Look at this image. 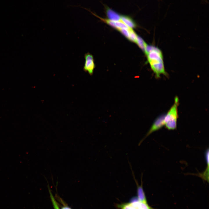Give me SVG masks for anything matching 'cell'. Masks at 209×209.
Masks as SVG:
<instances>
[{
  "label": "cell",
  "mask_w": 209,
  "mask_h": 209,
  "mask_svg": "<svg viewBox=\"0 0 209 209\" xmlns=\"http://www.w3.org/2000/svg\"><path fill=\"white\" fill-rule=\"evenodd\" d=\"M165 116V114H162L156 119L145 136L138 143L139 145H140L143 141L152 133L159 129L164 126Z\"/></svg>",
  "instance_id": "obj_3"
},
{
  "label": "cell",
  "mask_w": 209,
  "mask_h": 209,
  "mask_svg": "<svg viewBox=\"0 0 209 209\" xmlns=\"http://www.w3.org/2000/svg\"><path fill=\"white\" fill-rule=\"evenodd\" d=\"M137 36V35L132 29H131L130 31L128 39L132 42L136 43Z\"/></svg>",
  "instance_id": "obj_9"
},
{
  "label": "cell",
  "mask_w": 209,
  "mask_h": 209,
  "mask_svg": "<svg viewBox=\"0 0 209 209\" xmlns=\"http://www.w3.org/2000/svg\"><path fill=\"white\" fill-rule=\"evenodd\" d=\"M85 62L83 66V70L91 75L93 74L95 68L93 56L91 54L87 53L84 55Z\"/></svg>",
  "instance_id": "obj_5"
},
{
  "label": "cell",
  "mask_w": 209,
  "mask_h": 209,
  "mask_svg": "<svg viewBox=\"0 0 209 209\" xmlns=\"http://www.w3.org/2000/svg\"><path fill=\"white\" fill-rule=\"evenodd\" d=\"M121 209H152L147 202L137 200L120 205Z\"/></svg>",
  "instance_id": "obj_4"
},
{
  "label": "cell",
  "mask_w": 209,
  "mask_h": 209,
  "mask_svg": "<svg viewBox=\"0 0 209 209\" xmlns=\"http://www.w3.org/2000/svg\"><path fill=\"white\" fill-rule=\"evenodd\" d=\"M144 52L156 78H158L161 75L167 76L165 70L161 51L156 47L147 44Z\"/></svg>",
  "instance_id": "obj_1"
},
{
  "label": "cell",
  "mask_w": 209,
  "mask_h": 209,
  "mask_svg": "<svg viewBox=\"0 0 209 209\" xmlns=\"http://www.w3.org/2000/svg\"><path fill=\"white\" fill-rule=\"evenodd\" d=\"M173 105L165 115L164 122V126L168 129L174 130L177 127V122L178 118V106L179 105L178 97L176 96L174 99Z\"/></svg>",
  "instance_id": "obj_2"
},
{
  "label": "cell",
  "mask_w": 209,
  "mask_h": 209,
  "mask_svg": "<svg viewBox=\"0 0 209 209\" xmlns=\"http://www.w3.org/2000/svg\"><path fill=\"white\" fill-rule=\"evenodd\" d=\"M105 7V13L108 19L113 21H121V15L108 7Z\"/></svg>",
  "instance_id": "obj_6"
},
{
  "label": "cell",
  "mask_w": 209,
  "mask_h": 209,
  "mask_svg": "<svg viewBox=\"0 0 209 209\" xmlns=\"http://www.w3.org/2000/svg\"><path fill=\"white\" fill-rule=\"evenodd\" d=\"M121 21L131 28L132 29L136 27V24L134 21L130 17L128 16L121 15Z\"/></svg>",
  "instance_id": "obj_7"
},
{
  "label": "cell",
  "mask_w": 209,
  "mask_h": 209,
  "mask_svg": "<svg viewBox=\"0 0 209 209\" xmlns=\"http://www.w3.org/2000/svg\"><path fill=\"white\" fill-rule=\"evenodd\" d=\"M132 28H122L120 29V31L125 37L128 39L129 38V32L130 30Z\"/></svg>",
  "instance_id": "obj_10"
},
{
  "label": "cell",
  "mask_w": 209,
  "mask_h": 209,
  "mask_svg": "<svg viewBox=\"0 0 209 209\" xmlns=\"http://www.w3.org/2000/svg\"><path fill=\"white\" fill-rule=\"evenodd\" d=\"M136 43L139 48L144 52L146 46L147 44L144 40L140 37L137 35Z\"/></svg>",
  "instance_id": "obj_8"
}]
</instances>
